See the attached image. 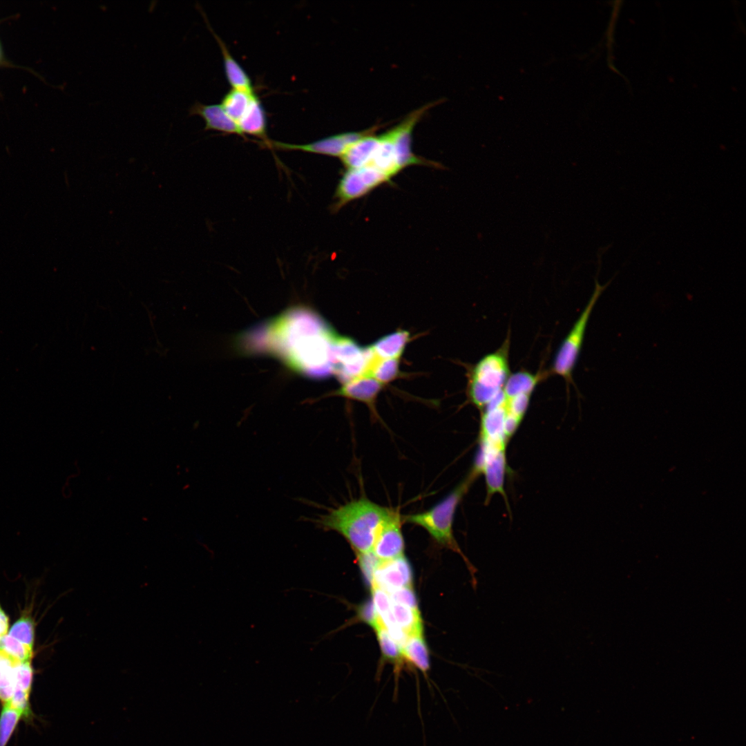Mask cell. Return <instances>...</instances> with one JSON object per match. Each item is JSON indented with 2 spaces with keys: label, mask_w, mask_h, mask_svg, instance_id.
<instances>
[{
  "label": "cell",
  "mask_w": 746,
  "mask_h": 746,
  "mask_svg": "<svg viewBox=\"0 0 746 746\" xmlns=\"http://www.w3.org/2000/svg\"><path fill=\"white\" fill-rule=\"evenodd\" d=\"M269 325L271 349L293 367L314 376L334 370L337 338L316 316L305 311H292Z\"/></svg>",
  "instance_id": "1"
},
{
  "label": "cell",
  "mask_w": 746,
  "mask_h": 746,
  "mask_svg": "<svg viewBox=\"0 0 746 746\" xmlns=\"http://www.w3.org/2000/svg\"><path fill=\"white\" fill-rule=\"evenodd\" d=\"M394 511L361 497L305 520L324 530L338 533L358 554L372 551L379 530Z\"/></svg>",
  "instance_id": "2"
},
{
  "label": "cell",
  "mask_w": 746,
  "mask_h": 746,
  "mask_svg": "<svg viewBox=\"0 0 746 746\" xmlns=\"http://www.w3.org/2000/svg\"><path fill=\"white\" fill-rule=\"evenodd\" d=\"M480 474L475 468L450 493L426 511L405 515L403 522L424 528L440 544L459 553L465 560L453 535L456 510L473 481Z\"/></svg>",
  "instance_id": "3"
},
{
  "label": "cell",
  "mask_w": 746,
  "mask_h": 746,
  "mask_svg": "<svg viewBox=\"0 0 746 746\" xmlns=\"http://www.w3.org/2000/svg\"><path fill=\"white\" fill-rule=\"evenodd\" d=\"M510 338L500 347L482 357L473 367L468 383V397L480 411L484 410L503 390L509 376Z\"/></svg>",
  "instance_id": "4"
},
{
  "label": "cell",
  "mask_w": 746,
  "mask_h": 746,
  "mask_svg": "<svg viewBox=\"0 0 746 746\" xmlns=\"http://www.w3.org/2000/svg\"><path fill=\"white\" fill-rule=\"evenodd\" d=\"M611 281L602 285L595 278V289L588 303L564 338L554 357L551 372L561 376L567 385L573 383V372L581 352L591 314Z\"/></svg>",
  "instance_id": "5"
},
{
  "label": "cell",
  "mask_w": 746,
  "mask_h": 746,
  "mask_svg": "<svg viewBox=\"0 0 746 746\" xmlns=\"http://www.w3.org/2000/svg\"><path fill=\"white\" fill-rule=\"evenodd\" d=\"M391 180L370 165L358 169H347L337 185L336 201L332 210L338 211L352 200L361 198L379 185Z\"/></svg>",
  "instance_id": "6"
},
{
  "label": "cell",
  "mask_w": 746,
  "mask_h": 746,
  "mask_svg": "<svg viewBox=\"0 0 746 746\" xmlns=\"http://www.w3.org/2000/svg\"><path fill=\"white\" fill-rule=\"evenodd\" d=\"M479 474L485 477L486 486V503L491 497L499 493L508 504L504 490V479L507 470L506 449L489 446H481L479 457L474 465Z\"/></svg>",
  "instance_id": "7"
},
{
  "label": "cell",
  "mask_w": 746,
  "mask_h": 746,
  "mask_svg": "<svg viewBox=\"0 0 746 746\" xmlns=\"http://www.w3.org/2000/svg\"><path fill=\"white\" fill-rule=\"evenodd\" d=\"M507 410L501 392L481 411L479 442L481 446L505 448L508 442L505 432Z\"/></svg>",
  "instance_id": "8"
},
{
  "label": "cell",
  "mask_w": 746,
  "mask_h": 746,
  "mask_svg": "<svg viewBox=\"0 0 746 746\" xmlns=\"http://www.w3.org/2000/svg\"><path fill=\"white\" fill-rule=\"evenodd\" d=\"M379 128L380 126L375 125L365 130L336 134L304 144H288L271 140L270 146L283 150H297L340 157L351 144L367 134L375 133Z\"/></svg>",
  "instance_id": "9"
},
{
  "label": "cell",
  "mask_w": 746,
  "mask_h": 746,
  "mask_svg": "<svg viewBox=\"0 0 746 746\" xmlns=\"http://www.w3.org/2000/svg\"><path fill=\"white\" fill-rule=\"evenodd\" d=\"M427 104L414 111L403 119L396 126L388 130L395 148L398 162L401 170L416 164H430V162L416 155L412 149V131L418 121L425 111L432 106Z\"/></svg>",
  "instance_id": "10"
},
{
  "label": "cell",
  "mask_w": 746,
  "mask_h": 746,
  "mask_svg": "<svg viewBox=\"0 0 746 746\" xmlns=\"http://www.w3.org/2000/svg\"><path fill=\"white\" fill-rule=\"evenodd\" d=\"M372 586L388 593L412 586V568L406 557L403 555L392 560H380L374 573Z\"/></svg>",
  "instance_id": "11"
},
{
  "label": "cell",
  "mask_w": 746,
  "mask_h": 746,
  "mask_svg": "<svg viewBox=\"0 0 746 746\" xmlns=\"http://www.w3.org/2000/svg\"><path fill=\"white\" fill-rule=\"evenodd\" d=\"M402 522L399 513L394 510L379 530L372 551L379 560H392L403 555L405 544Z\"/></svg>",
  "instance_id": "12"
},
{
  "label": "cell",
  "mask_w": 746,
  "mask_h": 746,
  "mask_svg": "<svg viewBox=\"0 0 746 746\" xmlns=\"http://www.w3.org/2000/svg\"><path fill=\"white\" fill-rule=\"evenodd\" d=\"M189 115H199L205 122L204 130H213L243 136L238 124L226 113L220 104H204L195 102L188 109Z\"/></svg>",
  "instance_id": "13"
},
{
  "label": "cell",
  "mask_w": 746,
  "mask_h": 746,
  "mask_svg": "<svg viewBox=\"0 0 746 746\" xmlns=\"http://www.w3.org/2000/svg\"><path fill=\"white\" fill-rule=\"evenodd\" d=\"M197 6L202 13L209 29L213 35L220 48L223 56V64L226 77L229 84L231 86V88L249 93H254L250 77L240 64L231 55L222 39L213 30L204 12L201 9L200 6Z\"/></svg>",
  "instance_id": "14"
},
{
  "label": "cell",
  "mask_w": 746,
  "mask_h": 746,
  "mask_svg": "<svg viewBox=\"0 0 746 746\" xmlns=\"http://www.w3.org/2000/svg\"><path fill=\"white\" fill-rule=\"evenodd\" d=\"M237 124L243 135L249 134L261 138L262 144L269 147L270 140L267 136V117L259 98L255 95L242 117Z\"/></svg>",
  "instance_id": "15"
},
{
  "label": "cell",
  "mask_w": 746,
  "mask_h": 746,
  "mask_svg": "<svg viewBox=\"0 0 746 746\" xmlns=\"http://www.w3.org/2000/svg\"><path fill=\"white\" fill-rule=\"evenodd\" d=\"M367 165L372 166L390 179L401 171L393 142L388 131L379 135V140Z\"/></svg>",
  "instance_id": "16"
},
{
  "label": "cell",
  "mask_w": 746,
  "mask_h": 746,
  "mask_svg": "<svg viewBox=\"0 0 746 746\" xmlns=\"http://www.w3.org/2000/svg\"><path fill=\"white\" fill-rule=\"evenodd\" d=\"M379 135L367 134L351 144L340 158L347 169H358L367 165L376 147Z\"/></svg>",
  "instance_id": "17"
},
{
  "label": "cell",
  "mask_w": 746,
  "mask_h": 746,
  "mask_svg": "<svg viewBox=\"0 0 746 746\" xmlns=\"http://www.w3.org/2000/svg\"><path fill=\"white\" fill-rule=\"evenodd\" d=\"M381 387V383L374 379L360 376L346 382L341 393L348 398L365 402L373 411L374 400Z\"/></svg>",
  "instance_id": "18"
},
{
  "label": "cell",
  "mask_w": 746,
  "mask_h": 746,
  "mask_svg": "<svg viewBox=\"0 0 746 746\" xmlns=\"http://www.w3.org/2000/svg\"><path fill=\"white\" fill-rule=\"evenodd\" d=\"M20 661L0 649V702L8 703L15 693V670Z\"/></svg>",
  "instance_id": "19"
},
{
  "label": "cell",
  "mask_w": 746,
  "mask_h": 746,
  "mask_svg": "<svg viewBox=\"0 0 746 746\" xmlns=\"http://www.w3.org/2000/svg\"><path fill=\"white\" fill-rule=\"evenodd\" d=\"M391 612L397 625L408 636L422 635L423 625L419 610L392 602Z\"/></svg>",
  "instance_id": "20"
},
{
  "label": "cell",
  "mask_w": 746,
  "mask_h": 746,
  "mask_svg": "<svg viewBox=\"0 0 746 746\" xmlns=\"http://www.w3.org/2000/svg\"><path fill=\"white\" fill-rule=\"evenodd\" d=\"M408 340V332H398L379 339L369 349L379 358L398 359Z\"/></svg>",
  "instance_id": "21"
},
{
  "label": "cell",
  "mask_w": 746,
  "mask_h": 746,
  "mask_svg": "<svg viewBox=\"0 0 746 746\" xmlns=\"http://www.w3.org/2000/svg\"><path fill=\"white\" fill-rule=\"evenodd\" d=\"M403 657L423 672L430 668L428 651L422 635L408 636L401 647Z\"/></svg>",
  "instance_id": "22"
},
{
  "label": "cell",
  "mask_w": 746,
  "mask_h": 746,
  "mask_svg": "<svg viewBox=\"0 0 746 746\" xmlns=\"http://www.w3.org/2000/svg\"><path fill=\"white\" fill-rule=\"evenodd\" d=\"M255 93H249L231 88L222 97L220 106L237 124L247 111Z\"/></svg>",
  "instance_id": "23"
},
{
  "label": "cell",
  "mask_w": 746,
  "mask_h": 746,
  "mask_svg": "<svg viewBox=\"0 0 746 746\" xmlns=\"http://www.w3.org/2000/svg\"><path fill=\"white\" fill-rule=\"evenodd\" d=\"M25 719L23 714L8 704L1 705L0 711V746H6L19 722Z\"/></svg>",
  "instance_id": "24"
},
{
  "label": "cell",
  "mask_w": 746,
  "mask_h": 746,
  "mask_svg": "<svg viewBox=\"0 0 746 746\" xmlns=\"http://www.w3.org/2000/svg\"><path fill=\"white\" fill-rule=\"evenodd\" d=\"M374 629L384 657L397 665L401 664L403 658L401 649L390 637L381 621Z\"/></svg>",
  "instance_id": "25"
},
{
  "label": "cell",
  "mask_w": 746,
  "mask_h": 746,
  "mask_svg": "<svg viewBox=\"0 0 746 746\" xmlns=\"http://www.w3.org/2000/svg\"><path fill=\"white\" fill-rule=\"evenodd\" d=\"M8 634L26 646L33 649L35 642V624L32 618L28 615L21 616L9 629Z\"/></svg>",
  "instance_id": "26"
},
{
  "label": "cell",
  "mask_w": 746,
  "mask_h": 746,
  "mask_svg": "<svg viewBox=\"0 0 746 746\" xmlns=\"http://www.w3.org/2000/svg\"><path fill=\"white\" fill-rule=\"evenodd\" d=\"M0 649L20 662L32 660L33 649L8 634L0 639Z\"/></svg>",
  "instance_id": "27"
},
{
  "label": "cell",
  "mask_w": 746,
  "mask_h": 746,
  "mask_svg": "<svg viewBox=\"0 0 746 746\" xmlns=\"http://www.w3.org/2000/svg\"><path fill=\"white\" fill-rule=\"evenodd\" d=\"M32 660L20 662L15 670V690L19 689L30 695L33 682Z\"/></svg>",
  "instance_id": "28"
},
{
  "label": "cell",
  "mask_w": 746,
  "mask_h": 746,
  "mask_svg": "<svg viewBox=\"0 0 746 746\" xmlns=\"http://www.w3.org/2000/svg\"><path fill=\"white\" fill-rule=\"evenodd\" d=\"M357 559L366 582L372 586L374 573L380 560L372 551L357 554Z\"/></svg>",
  "instance_id": "29"
},
{
  "label": "cell",
  "mask_w": 746,
  "mask_h": 746,
  "mask_svg": "<svg viewBox=\"0 0 746 746\" xmlns=\"http://www.w3.org/2000/svg\"><path fill=\"white\" fill-rule=\"evenodd\" d=\"M372 602L380 618L387 615L390 611L392 601L387 592L375 586H372Z\"/></svg>",
  "instance_id": "30"
},
{
  "label": "cell",
  "mask_w": 746,
  "mask_h": 746,
  "mask_svg": "<svg viewBox=\"0 0 746 746\" xmlns=\"http://www.w3.org/2000/svg\"><path fill=\"white\" fill-rule=\"evenodd\" d=\"M392 602L406 605L413 609L419 610L417 598L412 586L397 589L390 593Z\"/></svg>",
  "instance_id": "31"
},
{
  "label": "cell",
  "mask_w": 746,
  "mask_h": 746,
  "mask_svg": "<svg viewBox=\"0 0 746 746\" xmlns=\"http://www.w3.org/2000/svg\"><path fill=\"white\" fill-rule=\"evenodd\" d=\"M358 613L360 618L373 628L381 621L372 601L363 604L359 609Z\"/></svg>",
  "instance_id": "32"
},
{
  "label": "cell",
  "mask_w": 746,
  "mask_h": 746,
  "mask_svg": "<svg viewBox=\"0 0 746 746\" xmlns=\"http://www.w3.org/2000/svg\"><path fill=\"white\" fill-rule=\"evenodd\" d=\"M9 631V618L0 604V638L7 635Z\"/></svg>",
  "instance_id": "33"
}]
</instances>
